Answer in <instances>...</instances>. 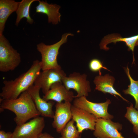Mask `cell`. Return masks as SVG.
I'll use <instances>...</instances> for the list:
<instances>
[{"label": "cell", "instance_id": "d6986e66", "mask_svg": "<svg viewBox=\"0 0 138 138\" xmlns=\"http://www.w3.org/2000/svg\"><path fill=\"white\" fill-rule=\"evenodd\" d=\"M125 72L130 81L128 88L123 91L125 94H129L132 96L135 101V108L138 110V80H134L131 77L129 68L127 67H124Z\"/></svg>", "mask_w": 138, "mask_h": 138}, {"label": "cell", "instance_id": "603a6c76", "mask_svg": "<svg viewBox=\"0 0 138 138\" xmlns=\"http://www.w3.org/2000/svg\"><path fill=\"white\" fill-rule=\"evenodd\" d=\"M12 133L6 132L4 130L0 131V138H12Z\"/></svg>", "mask_w": 138, "mask_h": 138}, {"label": "cell", "instance_id": "8992f818", "mask_svg": "<svg viewBox=\"0 0 138 138\" xmlns=\"http://www.w3.org/2000/svg\"><path fill=\"white\" fill-rule=\"evenodd\" d=\"M45 125L43 117L33 118L29 122L17 125L12 138H38L42 133Z\"/></svg>", "mask_w": 138, "mask_h": 138}, {"label": "cell", "instance_id": "d4e9b609", "mask_svg": "<svg viewBox=\"0 0 138 138\" xmlns=\"http://www.w3.org/2000/svg\"><path fill=\"white\" fill-rule=\"evenodd\" d=\"M138 45V40L137 41L135 45V46Z\"/></svg>", "mask_w": 138, "mask_h": 138}, {"label": "cell", "instance_id": "9a60e30c", "mask_svg": "<svg viewBox=\"0 0 138 138\" xmlns=\"http://www.w3.org/2000/svg\"><path fill=\"white\" fill-rule=\"evenodd\" d=\"M39 4L36 7V13L46 15L48 22L56 25L60 22L61 15L59 12L61 7L56 4H49L47 1H38Z\"/></svg>", "mask_w": 138, "mask_h": 138}, {"label": "cell", "instance_id": "ac0fdd59", "mask_svg": "<svg viewBox=\"0 0 138 138\" xmlns=\"http://www.w3.org/2000/svg\"><path fill=\"white\" fill-rule=\"evenodd\" d=\"M39 0H22L19 2L16 11L17 15L15 25L18 26L20 20L23 18L27 19V21L30 24H32L34 21L29 14L30 6L33 2Z\"/></svg>", "mask_w": 138, "mask_h": 138}, {"label": "cell", "instance_id": "5bb4252c", "mask_svg": "<svg viewBox=\"0 0 138 138\" xmlns=\"http://www.w3.org/2000/svg\"><path fill=\"white\" fill-rule=\"evenodd\" d=\"M115 80L114 77L108 74L104 76L99 75L96 76L93 81L95 85V89L104 94L109 93L117 95L124 100L128 102L114 88L113 85Z\"/></svg>", "mask_w": 138, "mask_h": 138}, {"label": "cell", "instance_id": "52a82bcc", "mask_svg": "<svg viewBox=\"0 0 138 138\" xmlns=\"http://www.w3.org/2000/svg\"><path fill=\"white\" fill-rule=\"evenodd\" d=\"M87 75L85 74L74 72L68 76L63 77L62 83L67 89L70 90L73 89L77 93L74 98L84 96H87L91 91L89 81L87 80Z\"/></svg>", "mask_w": 138, "mask_h": 138}, {"label": "cell", "instance_id": "3957f363", "mask_svg": "<svg viewBox=\"0 0 138 138\" xmlns=\"http://www.w3.org/2000/svg\"><path fill=\"white\" fill-rule=\"evenodd\" d=\"M73 35L70 33H66L62 35L60 41L53 44L46 45L41 42L37 44V50L41 55L40 62L42 71L52 68L61 69L57 61L59 49L63 44L67 42L68 37Z\"/></svg>", "mask_w": 138, "mask_h": 138}, {"label": "cell", "instance_id": "7402d4cb", "mask_svg": "<svg viewBox=\"0 0 138 138\" xmlns=\"http://www.w3.org/2000/svg\"><path fill=\"white\" fill-rule=\"evenodd\" d=\"M89 67L90 70L93 72H98L99 75H101L100 71L102 68L109 70L106 67L103 66L100 60L97 59H93L90 60L89 63Z\"/></svg>", "mask_w": 138, "mask_h": 138}, {"label": "cell", "instance_id": "7a4b0ae2", "mask_svg": "<svg viewBox=\"0 0 138 138\" xmlns=\"http://www.w3.org/2000/svg\"><path fill=\"white\" fill-rule=\"evenodd\" d=\"M0 109L8 110L15 113L16 117L14 120L17 125L41 115L27 90L15 99L4 100L0 98Z\"/></svg>", "mask_w": 138, "mask_h": 138}, {"label": "cell", "instance_id": "277c9868", "mask_svg": "<svg viewBox=\"0 0 138 138\" xmlns=\"http://www.w3.org/2000/svg\"><path fill=\"white\" fill-rule=\"evenodd\" d=\"M21 62L20 53L12 47L3 34L0 35V71H13Z\"/></svg>", "mask_w": 138, "mask_h": 138}, {"label": "cell", "instance_id": "7c38bea8", "mask_svg": "<svg viewBox=\"0 0 138 138\" xmlns=\"http://www.w3.org/2000/svg\"><path fill=\"white\" fill-rule=\"evenodd\" d=\"M41 88L34 84L27 90L30 95L37 109L42 117L53 118L54 113L52 107L54 102L47 101L41 98L40 95Z\"/></svg>", "mask_w": 138, "mask_h": 138}, {"label": "cell", "instance_id": "9c48e42d", "mask_svg": "<svg viewBox=\"0 0 138 138\" xmlns=\"http://www.w3.org/2000/svg\"><path fill=\"white\" fill-rule=\"evenodd\" d=\"M66 74L62 69H50L41 72L36 79L34 85L39 87L44 95L50 89L51 86L57 82L62 83Z\"/></svg>", "mask_w": 138, "mask_h": 138}, {"label": "cell", "instance_id": "cb8c5ba5", "mask_svg": "<svg viewBox=\"0 0 138 138\" xmlns=\"http://www.w3.org/2000/svg\"><path fill=\"white\" fill-rule=\"evenodd\" d=\"M38 138H55L46 132L42 133ZM58 138H62L61 137Z\"/></svg>", "mask_w": 138, "mask_h": 138}, {"label": "cell", "instance_id": "8fae6325", "mask_svg": "<svg viewBox=\"0 0 138 138\" xmlns=\"http://www.w3.org/2000/svg\"><path fill=\"white\" fill-rule=\"evenodd\" d=\"M72 105L71 102L66 101L56 102L55 105V110L52 125L59 133H60L62 130L72 118Z\"/></svg>", "mask_w": 138, "mask_h": 138}, {"label": "cell", "instance_id": "5b68a950", "mask_svg": "<svg viewBox=\"0 0 138 138\" xmlns=\"http://www.w3.org/2000/svg\"><path fill=\"white\" fill-rule=\"evenodd\" d=\"M111 103L109 99L103 102H93L88 100L86 97L83 96L75 98L73 100V105L94 115L97 118L111 120L113 117L107 111L108 106Z\"/></svg>", "mask_w": 138, "mask_h": 138}, {"label": "cell", "instance_id": "ffe728a7", "mask_svg": "<svg viewBox=\"0 0 138 138\" xmlns=\"http://www.w3.org/2000/svg\"><path fill=\"white\" fill-rule=\"evenodd\" d=\"M74 121L70 120L61 131L62 138H80V133L74 125Z\"/></svg>", "mask_w": 138, "mask_h": 138}, {"label": "cell", "instance_id": "2e32d148", "mask_svg": "<svg viewBox=\"0 0 138 138\" xmlns=\"http://www.w3.org/2000/svg\"><path fill=\"white\" fill-rule=\"evenodd\" d=\"M138 40V34L129 37L122 38L119 34H112L105 36L100 44V48L101 49L108 50L109 48L107 45L109 43L113 42L115 43L118 42H125L128 47L129 50L133 52L136 43Z\"/></svg>", "mask_w": 138, "mask_h": 138}, {"label": "cell", "instance_id": "4fadbf2b", "mask_svg": "<svg viewBox=\"0 0 138 138\" xmlns=\"http://www.w3.org/2000/svg\"><path fill=\"white\" fill-rule=\"evenodd\" d=\"M74 96L73 92L67 90L62 83L57 82L51 86L42 98L47 101L52 100L58 103L62 102L63 101L71 102Z\"/></svg>", "mask_w": 138, "mask_h": 138}, {"label": "cell", "instance_id": "ba28073f", "mask_svg": "<svg viewBox=\"0 0 138 138\" xmlns=\"http://www.w3.org/2000/svg\"><path fill=\"white\" fill-rule=\"evenodd\" d=\"M122 127V125L111 120L97 118L93 135L97 138H125L119 132Z\"/></svg>", "mask_w": 138, "mask_h": 138}, {"label": "cell", "instance_id": "6da1fadb", "mask_svg": "<svg viewBox=\"0 0 138 138\" xmlns=\"http://www.w3.org/2000/svg\"><path fill=\"white\" fill-rule=\"evenodd\" d=\"M41 70L40 61H33L29 69L14 80H4L0 96L3 100L15 99L33 85Z\"/></svg>", "mask_w": 138, "mask_h": 138}, {"label": "cell", "instance_id": "30bf717a", "mask_svg": "<svg viewBox=\"0 0 138 138\" xmlns=\"http://www.w3.org/2000/svg\"><path fill=\"white\" fill-rule=\"evenodd\" d=\"M71 111L73 120L81 134L85 130L94 131L97 118L94 115L83 109L72 105Z\"/></svg>", "mask_w": 138, "mask_h": 138}, {"label": "cell", "instance_id": "e0dca14e", "mask_svg": "<svg viewBox=\"0 0 138 138\" xmlns=\"http://www.w3.org/2000/svg\"><path fill=\"white\" fill-rule=\"evenodd\" d=\"M19 3L14 0H0V35L3 34L7 19L11 14L16 11Z\"/></svg>", "mask_w": 138, "mask_h": 138}, {"label": "cell", "instance_id": "44dd1931", "mask_svg": "<svg viewBox=\"0 0 138 138\" xmlns=\"http://www.w3.org/2000/svg\"><path fill=\"white\" fill-rule=\"evenodd\" d=\"M124 117L133 125V132L138 135V110L134 108L132 104L127 107Z\"/></svg>", "mask_w": 138, "mask_h": 138}]
</instances>
